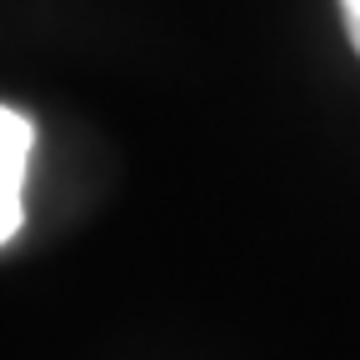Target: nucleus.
I'll return each mask as SVG.
<instances>
[{
    "label": "nucleus",
    "mask_w": 360,
    "mask_h": 360,
    "mask_svg": "<svg viewBox=\"0 0 360 360\" xmlns=\"http://www.w3.org/2000/svg\"><path fill=\"white\" fill-rule=\"evenodd\" d=\"M30 150H35V120L20 115L15 105H0V245L20 236Z\"/></svg>",
    "instance_id": "nucleus-1"
},
{
    "label": "nucleus",
    "mask_w": 360,
    "mask_h": 360,
    "mask_svg": "<svg viewBox=\"0 0 360 360\" xmlns=\"http://www.w3.org/2000/svg\"><path fill=\"white\" fill-rule=\"evenodd\" d=\"M340 15H345V35L355 45V56H360V0H340Z\"/></svg>",
    "instance_id": "nucleus-2"
}]
</instances>
